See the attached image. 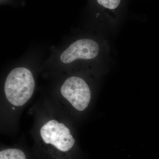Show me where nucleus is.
I'll return each mask as SVG.
<instances>
[{"instance_id":"nucleus-3","label":"nucleus","mask_w":159,"mask_h":159,"mask_svg":"<svg viewBox=\"0 0 159 159\" xmlns=\"http://www.w3.org/2000/svg\"><path fill=\"white\" fill-rule=\"evenodd\" d=\"M61 93L75 109L84 110L91 100V91L87 84L82 78L71 77L63 84Z\"/></svg>"},{"instance_id":"nucleus-2","label":"nucleus","mask_w":159,"mask_h":159,"mask_svg":"<svg viewBox=\"0 0 159 159\" xmlns=\"http://www.w3.org/2000/svg\"><path fill=\"white\" fill-rule=\"evenodd\" d=\"M39 133L45 144L51 145L61 152L70 151L75 144V139L68 127L54 119L43 124Z\"/></svg>"},{"instance_id":"nucleus-6","label":"nucleus","mask_w":159,"mask_h":159,"mask_svg":"<svg viewBox=\"0 0 159 159\" xmlns=\"http://www.w3.org/2000/svg\"><path fill=\"white\" fill-rule=\"evenodd\" d=\"M97 2L102 7L110 10L118 8L121 3V0H97Z\"/></svg>"},{"instance_id":"nucleus-1","label":"nucleus","mask_w":159,"mask_h":159,"mask_svg":"<svg viewBox=\"0 0 159 159\" xmlns=\"http://www.w3.org/2000/svg\"><path fill=\"white\" fill-rule=\"evenodd\" d=\"M35 87L31 71L25 67L16 68L6 80L4 91L6 99L12 105H25L32 97Z\"/></svg>"},{"instance_id":"nucleus-4","label":"nucleus","mask_w":159,"mask_h":159,"mask_svg":"<svg viewBox=\"0 0 159 159\" xmlns=\"http://www.w3.org/2000/svg\"><path fill=\"white\" fill-rule=\"evenodd\" d=\"M99 52L98 43L93 40L83 39L71 44L61 55V61L70 64L77 59L89 60L97 57Z\"/></svg>"},{"instance_id":"nucleus-5","label":"nucleus","mask_w":159,"mask_h":159,"mask_svg":"<svg viewBox=\"0 0 159 159\" xmlns=\"http://www.w3.org/2000/svg\"><path fill=\"white\" fill-rule=\"evenodd\" d=\"M0 159H26L24 152L17 148H8L1 151Z\"/></svg>"}]
</instances>
